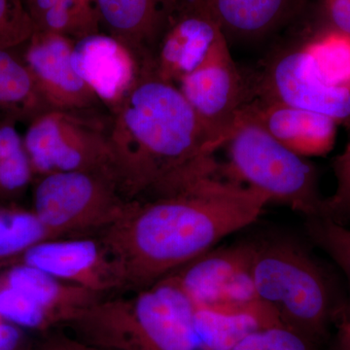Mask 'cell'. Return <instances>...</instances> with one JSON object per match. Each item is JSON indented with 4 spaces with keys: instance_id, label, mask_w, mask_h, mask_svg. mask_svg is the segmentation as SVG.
<instances>
[{
    "instance_id": "6da1fadb",
    "label": "cell",
    "mask_w": 350,
    "mask_h": 350,
    "mask_svg": "<svg viewBox=\"0 0 350 350\" xmlns=\"http://www.w3.org/2000/svg\"><path fill=\"white\" fill-rule=\"evenodd\" d=\"M269 199L222 174L172 192L135 200L118 222L98 234L124 290L144 289L254 223Z\"/></svg>"
},
{
    "instance_id": "7a4b0ae2",
    "label": "cell",
    "mask_w": 350,
    "mask_h": 350,
    "mask_svg": "<svg viewBox=\"0 0 350 350\" xmlns=\"http://www.w3.org/2000/svg\"><path fill=\"white\" fill-rule=\"evenodd\" d=\"M109 137L130 200L165 194L220 174L217 146L174 83L142 68L137 81L109 112Z\"/></svg>"
},
{
    "instance_id": "3957f363",
    "label": "cell",
    "mask_w": 350,
    "mask_h": 350,
    "mask_svg": "<svg viewBox=\"0 0 350 350\" xmlns=\"http://www.w3.org/2000/svg\"><path fill=\"white\" fill-rule=\"evenodd\" d=\"M133 292L100 299L66 327L105 350H209L193 324L194 304L170 276Z\"/></svg>"
},
{
    "instance_id": "277c9868",
    "label": "cell",
    "mask_w": 350,
    "mask_h": 350,
    "mask_svg": "<svg viewBox=\"0 0 350 350\" xmlns=\"http://www.w3.org/2000/svg\"><path fill=\"white\" fill-rule=\"evenodd\" d=\"M252 98L326 115L350 130V36L327 31L278 46L247 72Z\"/></svg>"
},
{
    "instance_id": "5b68a950",
    "label": "cell",
    "mask_w": 350,
    "mask_h": 350,
    "mask_svg": "<svg viewBox=\"0 0 350 350\" xmlns=\"http://www.w3.org/2000/svg\"><path fill=\"white\" fill-rule=\"evenodd\" d=\"M253 282L257 299L283 325L319 342L340 310L335 290L323 269L296 243H254Z\"/></svg>"
},
{
    "instance_id": "8992f818",
    "label": "cell",
    "mask_w": 350,
    "mask_h": 350,
    "mask_svg": "<svg viewBox=\"0 0 350 350\" xmlns=\"http://www.w3.org/2000/svg\"><path fill=\"white\" fill-rule=\"evenodd\" d=\"M224 147L225 177L256 189L269 202L289 206L305 218L319 217L324 198L317 170L305 157L288 149L243 112Z\"/></svg>"
},
{
    "instance_id": "52a82bcc",
    "label": "cell",
    "mask_w": 350,
    "mask_h": 350,
    "mask_svg": "<svg viewBox=\"0 0 350 350\" xmlns=\"http://www.w3.org/2000/svg\"><path fill=\"white\" fill-rule=\"evenodd\" d=\"M131 200L112 170L57 172L36 178L32 211L56 238L98 236Z\"/></svg>"
},
{
    "instance_id": "ba28073f",
    "label": "cell",
    "mask_w": 350,
    "mask_h": 350,
    "mask_svg": "<svg viewBox=\"0 0 350 350\" xmlns=\"http://www.w3.org/2000/svg\"><path fill=\"white\" fill-rule=\"evenodd\" d=\"M23 137L36 178L81 170L117 174L110 144L109 113L47 110L32 120Z\"/></svg>"
},
{
    "instance_id": "9c48e42d",
    "label": "cell",
    "mask_w": 350,
    "mask_h": 350,
    "mask_svg": "<svg viewBox=\"0 0 350 350\" xmlns=\"http://www.w3.org/2000/svg\"><path fill=\"white\" fill-rule=\"evenodd\" d=\"M176 86L213 144L218 149L224 147L248 100L245 77L232 59L229 43L216 48Z\"/></svg>"
},
{
    "instance_id": "30bf717a",
    "label": "cell",
    "mask_w": 350,
    "mask_h": 350,
    "mask_svg": "<svg viewBox=\"0 0 350 350\" xmlns=\"http://www.w3.org/2000/svg\"><path fill=\"white\" fill-rule=\"evenodd\" d=\"M226 42L220 27L199 0H177L144 68L176 85Z\"/></svg>"
},
{
    "instance_id": "8fae6325",
    "label": "cell",
    "mask_w": 350,
    "mask_h": 350,
    "mask_svg": "<svg viewBox=\"0 0 350 350\" xmlns=\"http://www.w3.org/2000/svg\"><path fill=\"white\" fill-rule=\"evenodd\" d=\"M253 250L254 243L214 247L167 276L196 306L259 301L251 271Z\"/></svg>"
},
{
    "instance_id": "7c38bea8",
    "label": "cell",
    "mask_w": 350,
    "mask_h": 350,
    "mask_svg": "<svg viewBox=\"0 0 350 350\" xmlns=\"http://www.w3.org/2000/svg\"><path fill=\"white\" fill-rule=\"evenodd\" d=\"M15 264L33 267L103 297L124 290L118 268L100 236L46 239L25 251Z\"/></svg>"
},
{
    "instance_id": "4fadbf2b",
    "label": "cell",
    "mask_w": 350,
    "mask_h": 350,
    "mask_svg": "<svg viewBox=\"0 0 350 350\" xmlns=\"http://www.w3.org/2000/svg\"><path fill=\"white\" fill-rule=\"evenodd\" d=\"M75 43L62 34L34 31L21 54L49 109L108 112L71 64Z\"/></svg>"
},
{
    "instance_id": "5bb4252c",
    "label": "cell",
    "mask_w": 350,
    "mask_h": 350,
    "mask_svg": "<svg viewBox=\"0 0 350 350\" xmlns=\"http://www.w3.org/2000/svg\"><path fill=\"white\" fill-rule=\"evenodd\" d=\"M71 64L108 113L118 107L142 72L131 51L103 31L75 41Z\"/></svg>"
},
{
    "instance_id": "9a60e30c",
    "label": "cell",
    "mask_w": 350,
    "mask_h": 350,
    "mask_svg": "<svg viewBox=\"0 0 350 350\" xmlns=\"http://www.w3.org/2000/svg\"><path fill=\"white\" fill-rule=\"evenodd\" d=\"M241 112L305 158L325 155L335 144L338 125L326 115L262 98H251Z\"/></svg>"
},
{
    "instance_id": "2e32d148",
    "label": "cell",
    "mask_w": 350,
    "mask_h": 350,
    "mask_svg": "<svg viewBox=\"0 0 350 350\" xmlns=\"http://www.w3.org/2000/svg\"><path fill=\"white\" fill-rule=\"evenodd\" d=\"M101 29L148 63L177 0H96Z\"/></svg>"
},
{
    "instance_id": "e0dca14e",
    "label": "cell",
    "mask_w": 350,
    "mask_h": 350,
    "mask_svg": "<svg viewBox=\"0 0 350 350\" xmlns=\"http://www.w3.org/2000/svg\"><path fill=\"white\" fill-rule=\"evenodd\" d=\"M228 43L262 39L301 17L308 0H199Z\"/></svg>"
},
{
    "instance_id": "ac0fdd59",
    "label": "cell",
    "mask_w": 350,
    "mask_h": 350,
    "mask_svg": "<svg viewBox=\"0 0 350 350\" xmlns=\"http://www.w3.org/2000/svg\"><path fill=\"white\" fill-rule=\"evenodd\" d=\"M0 284L12 287L29 296L56 319L59 326L69 321L103 297L96 292L57 280L49 273L24 264L4 268Z\"/></svg>"
},
{
    "instance_id": "d6986e66",
    "label": "cell",
    "mask_w": 350,
    "mask_h": 350,
    "mask_svg": "<svg viewBox=\"0 0 350 350\" xmlns=\"http://www.w3.org/2000/svg\"><path fill=\"white\" fill-rule=\"evenodd\" d=\"M193 324L209 350H231L253 332L282 324L260 301L247 304L196 306Z\"/></svg>"
},
{
    "instance_id": "ffe728a7",
    "label": "cell",
    "mask_w": 350,
    "mask_h": 350,
    "mask_svg": "<svg viewBox=\"0 0 350 350\" xmlns=\"http://www.w3.org/2000/svg\"><path fill=\"white\" fill-rule=\"evenodd\" d=\"M47 110L21 48L0 47V119L29 124Z\"/></svg>"
},
{
    "instance_id": "44dd1931",
    "label": "cell",
    "mask_w": 350,
    "mask_h": 350,
    "mask_svg": "<svg viewBox=\"0 0 350 350\" xmlns=\"http://www.w3.org/2000/svg\"><path fill=\"white\" fill-rule=\"evenodd\" d=\"M34 31L79 40L101 32L96 0H24Z\"/></svg>"
},
{
    "instance_id": "7402d4cb",
    "label": "cell",
    "mask_w": 350,
    "mask_h": 350,
    "mask_svg": "<svg viewBox=\"0 0 350 350\" xmlns=\"http://www.w3.org/2000/svg\"><path fill=\"white\" fill-rule=\"evenodd\" d=\"M52 239L57 238L32 209L0 202V268L11 266L34 244Z\"/></svg>"
},
{
    "instance_id": "603a6c76",
    "label": "cell",
    "mask_w": 350,
    "mask_h": 350,
    "mask_svg": "<svg viewBox=\"0 0 350 350\" xmlns=\"http://www.w3.org/2000/svg\"><path fill=\"white\" fill-rule=\"evenodd\" d=\"M17 122L0 119V202L20 197L36 179Z\"/></svg>"
},
{
    "instance_id": "cb8c5ba5",
    "label": "cell",
    "mask_w": 350,
    "mask_h": 350,
    "mask_svg": "<svg viewBox=\"0 0 350 350\" xmlns=\"http://www.w3.org/2000/svg\"><path fill=\"white\" fill-rule=\"evenodd\" d=\"M0 319L27 331L47 333L59 327L56 319L29 296L0 284Z\"/></svg>"
},
{
    "instance_id": "d4e9b609",
    "label": "cell",
    "mask_w": 350,
    "mask_h": 350,
    "mask_svg": "<svg viewBox=\"0 0 350 350\" xmlns=\"http://www.w3.org/2000/svg\"><path fill=\"white\" fill-rule=\"evenodd\" d=\"M306 229L313 243L326 252L345 273L350 288V228L323 217L306 218Z\"/></svg>"
},
{
    "instance_id": "484cf974",
    "label": "cell",
    "mask_w": 350,
    "mask_h": 350,
    "mask_svg": "<svg viewBox=\"0 0 350 350\" xmlns=\"http://www.w3.org/2000/svg\"><path fill=\"white\" fill-rule=\"evenodd\" d=\"M306 13L308 22L299 38L327 31L350 36V0H308L301 15Z\"/></svg>"
},
{
    "instance_id": "4316f807",
    "label": "cell",
    "mask_w": 350,
    "mask_h": 350,
    "mask_svg": "<svg viewBox=\"0 0 350 350\" xmlns=\"http://www.w3.org/2000/svg\"><path fill=\"white\" fill-rule=\"evenodd\" d=\"M317 344L290 327L275 324L253 332L231 350H317Z\"/></svg>"
},
{
    "instance_id": "83f0119b",
    "label": "cell",
    "mask_w": 350,
    "mask_h": 350,
    "mask_svg": "<svg viewBox=\"0 0 350 350\" xmlns=\"http://www.w3.org/2000/svg\"><path fill=\"white\" fill-rule=\"evenodd\" d=\"M333 170L337 180L334 194L324 198L319 217L349 226L350 223V142L347 148L333 161Z\"/></svg>"
},
{
    "instance_id": "f1b7e54d",
    "label": "cell",
    "mask_w": 350,
    "mask_h": 350,
    "mask_svg": "<svg viewBox=\"0 0 350 350\" xmlns=\"http://www.w3.org/2000/svg\"><path fill=\"white\" fill-rule=\"evenodd\" d=\"M33 32L24 0H0V47L20 49Z\"/></svg>"
},
{
    "instance_id": "f546056e",
    "label": "cell",
    "mask_w": 350,
    "mask_h": 350,
    "mask_svg": "<svg viewBox=\"0 0 350 350\" xmlns=\"http://www.w3.org/2000/svg\"><path fill=\"white\" fill-rule=\"evenodd\" d=\"M31 350H105L87 344L72 335H66L61 332L49 331L43 334V337Z\"/></svg>"
},
{
    "instance_id": "4dcf8cb0",
    "label": "cell",
    "mask_w": 350,
    "mask_h": 350,
    "mask_svg": "<svg viewBox=\"0 0 350 350\" xmlns=\"http://www.w3.org/2000/svg\"><path fill=\"white\" fill-rule=\"evenodd\" d=\"M0 350H31L29 349L25 331L7 322H0Z\"/></svg>"
},
{
    "instance_id": "1f68e13d",
    "label": "cell",
    "mask_w": 350,
    "mask_h": 350,
    "mask_svg": "<svg viewBox=\"0 0 350 350\" xmlns=\"http://www.w3.org/2000/svg\"><path fill=\"white\" fill-rule=\"evenodd\" d=\"M334 350H350V317L342 322Z\"/></svg>"
},
{
    "instance_id": "d6a6232c",
    "label": "cell",
    "mask_w": 350,
    "mask_h": 350,
    "mask_svg": "<svg viewBox=\"0 0 350 350\" xmlns=\"http://www.w3.org/2000/svg\"><path fill=\"white\" fill-rule=\"evenodd\" d=\"M1 321H2V320H1V319H0V322H1Z\"/></svg>"
}]
</instances>
